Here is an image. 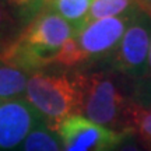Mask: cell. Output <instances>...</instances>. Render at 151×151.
I'll return each instance as SVG.
<instances>
[{"label": "cell", "instance_id": "obj_1", "mask_svg": "<svg viewBox=\"0 0 151 151\" xmlns=\"http://www.w3.org/2000/svg\"><path fill=\"white\" fill-rule=\"evenodd\" d=\"M76 34L73 25L50 10H43L16 38L0 49V62L37 73L55 65L60 48Z\"/></svg>", "mask_w": 151, "mask_h": 151}, {"label": "cell", "instance_id": "obj_2", "mask_svg": "<svg viewBox=\"0 0 151 151\" xmlns=\"http://www.w3.org/2000/svg\"><path fill=\"white\" fill-rule=\"evenodd\" d=\"M83 71H37L28 78L25 99L43 122L58 130L66 119L83 115Z\"/></svg>", "mask_w": 151, "mask_h": 151}, {"label": "cell", "instance_id": "obj_3", "mask_svg": "<svg viewBox=\"0 0 151 151\" xmlns=\"http://www.w3.org/2000/svg\"><path fill=\"white\" fill-rule=\"evenodd\" d=\"M81 83L84 118L115 132H132L130 119L134 101L123 91L115 73L83 71Z\"/></svg>", "mask_w": 151, "mask_h": 151}, {"label": "cell", "instance_id": "obj_4", "mask_svg": "<svg viewBox=\"0 0 151 151\" xmlns=\"http://www.w3.org/2000/svg\"><path fill=\"white\" fill-rule=\"evenodd\" d=\"M151 16L137 7L129 27L111 59L113 71L136 83L144 80L148 70Z\"/></svg>", "mask_w": 151, "mask_h": 151}, {"label": "cell", "instance_id": "obj_5", "mask_svg": "<svg viewBox=\"0 0 151 151\" xmlns=\"http://www.w3.org/2000/svg\"><path fill=\"white\" fill-rule=\"evenodd\" d=\"M56 133L62 151H116L122 143L133 137L132 132H115L77 115L66 119Z\"/></svg>", "mask_w": 151, "mask_h": 151}, {"label": "cell", "instance_id": "obj_6", "mask_svg": "<svg viewBox=\"0 0 151 151\" xmlns=\"http://www.w3.org/2000/svg\"><path fill=\"white\" fill-rule=\"evenodd\" d=\"M137 7L124 16L88 21L74 34L87 63L112 59Z\"/></svg>", "mask_w": 151, "mask_h": 151}, {"label": "cell", "instance_id": "obj_7", "mask_svg": "<svg viewBox=\"0 0 151 151\" xmlns=\"http://www.w3.org/2000/svg\"><path fill=\"white\" fill-rule=\"evenodd\" d=\"M41 122L43 119L25 98L0 102V151H18Z\"/></svg>", "mask_w": 151, "mask_h": 151}, {"label": "cell", "instance_id": "obj_8", "mask_svg": "<svg viewBox=\"0 0 151 151\" xmlns=\"http://www.w3.org/2000/svg\"><path fill=\"white\" fill-rule=\"evenodd\" d=\"M94 0H48L46 9L59 14L76 29V32L87 24L88 13Z\"/></svg>", "mask_w": 151, "mask_h": 151}, {"label": "cell", "instance_id": "obj_9", "mask_svg": "<svg viewBox=\"0 0 151 151\" xmlns=\"http://www.w3.org/2000/svg\"><path fill=\"white\" fill-rule=\"evenodd\" d=\"M29 73L20 67L0 62V102L14 98H21L25 94Z\"/></svg>", "mask_w": 151, "mask_h": 151}, {"label": "cell", "instance_id": "obj_10", "mask_svg": "<svg viewBox=\"0 0 151 151\" xmlns=\"http://www.w3.org/2000/svg\"><path fill=\"white\" fill-rule=\"evenodd\" d=\"M18 151H62L58 133L41 122L27 136Z\"/></svg>", "mask_w": 151, "mask_h": 151}, {"label": "cell", "instance_id": "obj_11", "mask_svg": "<svg viewBox=\"0 0 151 151\" xmlns=\"http://www.w3.org/2000/svg\"><path fill=\"white\" fill-rule=\"evenodd\" d=\"M130 129L139 144L146 151H151V106L133 104Z\"/></svg>", "mask_w": 151, "mask_h": 151}, {"label": "cell", "instance_id": "obj_12", "mask_svg": "<svg viewBox=\"0 0 151 151\" xmlns=\"http://www.w3.org/2000/svg\"><path fill=\"white\" fill-rule=\"evenodd\" d=\"M134 7H137L136 0H94L88 13L87 22L124 16Z\"/></svg>", "mask_w": 151, "mask_h": 151}, {"label": "cell", "instance_id": "obj_13", "mask_svg": "<svg viewBox=\"0 0 151 151\" xmlns=\"http://www.w3.org/2000/svg\"><path fill=\"white\" fill-rule=\"evenodd\" d=\"M18 25H28L45 9L48 0H3Z\"/></svg>", "mask_w": 151, "mask_h": 151}, {"label": "cell", "instance_id": "obj_14", "mask_svg": "<svg viewBox=\"0 0 151 151\" xmlns=\"http://www.w3.org/2000/svg\"><path fill=\"white\" fill-rule=\"evenodd\" d=\"M18 27L3 0H0V49L13 39V32Z\"/></svg>", "mask_w": 151, "mask_h": 151}, {"label": "cell", "instance_id": "obj_15", "mask_svg": "<svg viewBox=\"0 0 151 151\" xmlns=\"http://www.w3.org/2000/svg\"><path fill=\"white\" fill-rule=\"evenodd\" d=\"M136 91L139 92L144 99L151 101V42H150V53H148V70H147V76L144 80L137 83Z\"/></svg>", "mask_w": 151, "mask_h": 151}, {"label": "cell", "instance_id": "obj_16", "mask_svg": "<svg viewBox=\"0 0 151 151\" xmlns=\"http://www.w3.org/2000/svg\"><path fill=\"white\" fill-rule=\"evenodd\" d=\"M116 151H146V150L139 144V141L136 140L134 136H133V137L127 139L124 143H122V144L116 148Z\"/></svg>", "mask_w": 151, "mask_h": 151}, {"label": "cell", "instance_id": "obj_17", "mask_svg": "<svg viewBox=\"0 0 151 151\" xmlns=\"http://www.w3.org/2000/svg\"><path fill=\"white\" fill-rule=\"evenodd\" d=\"M150 3H151V0H136V4L139 6L141 10L147 11L148 14H150Z\"/></svg>", "mask_w": 151, "mask_h": 151}]
</instances>
